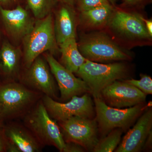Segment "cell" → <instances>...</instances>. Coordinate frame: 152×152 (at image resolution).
I'll list each match as a JSON object with an SVG mask.
<instances>
[{
  "instance_id": "6da1fadb",
  "label": "cell",
  "mask_w": 152,
  "mask_h": 152,
  "mask_svg": "<svg viewBox=\"0 0 152 152\" xmlns=\"http://www.w3.org/2000/svg\"><path fill=\"white\" fill-rule=\"evenodd\" d=\"M42 93L14 81L0 83V120L25 116L42 97Z\"/></svg>"
},
{
  "instance_id": "7a4b0ae2",
  "label": "cell",
  "mask_w": 152,
  "mask_h": 152,
  "mask_svg": "<svg viewBox=\"0 0 152 152\" xmlns=\"http://www.w3.org/2000/svg\"><path fill=\"white\" fill-rule=\"evenodd\" d=\"M127 66L122 62L99 64L86 59L76 74L86 83L94 98H100L102 91L115 81L127 77Z\"/></svg>"
},
{
  "instance_id": "3957f363",
  "label": "cell",
  "mask_w": 152,
  "mask_h": 152,
  "mask_svg": "<svg viewBox=\"0 0 152 152\" xmlns=\"http://www.w3.org/2000/svg\"><path fill=\"white\" fill-rule=\"evenodd\" d=\"M24 120L25 126L42 145L53 146L63 151L66 143L59 126L50 116L42 99L25 116Z\"/></svg>"
},
{
  "instance_id": "277c9868",
  "label": "cell",
  "mask_w": 152,
  "mask_h": 152,
  "mask_svg": "<svg viewBox=\"0 0 152 152\" xmlns=\"http://www.w3.org/2000/svg\"><path fill=\"white\" fill-rule=\"evenodd\" d=\"M24 63L28 68L34 61L44 52L56 53L58 50L52 14L41 20H37L32 31L23 40Z\"/></svg>"
},
{
  "instance_id": "5b68a950",
  "label": "cell",
  "mask_w": 152,
  "mask_h": 152,
  "mask_svg": "<svg viewBox=\"0 0 152 152\" xmlns=\"http://www.w3.org/2000/svg\"><path fill=\"white\" fill-rule=\"evenodd\" d=\"M94 104L95 119L102 137L117 128L126 131L147 108L145 103L124 109L112 107L100 98H94Z\"/></svg>"
},
{
  "instance_id": "8992f818",
  "label": "cell",
  "mask_w": 152,
  "mask_h": 152,
  "mask_svg": "<svg viewBox=\"0 0 152 152\" xmlns=\"http://www.w3.org/2000/svg\"><path fill=\"white\" fill-rule=\"evenodd\" d=\"M78 47L86 59L96 62L128 61L131 56L107 35L95 33L81 38Z\"/></svg>"
},
{
  "instance_id": "52a82bcc",
  "label": "cell",
  "mask_w": 152,
  "mask_h": 152,
  "mask_svg": "<svg viewBox=\"0 0 152 152\" xmlns=\"http://www.w3.org/2000/svg\"><path fill=\"white\" fill-rule=\"evenodd\" d=\"M42 100L50 116L58 122L74 116L93 118L95 115L94 104L87 93L81 97L74 96L66 103L59 102L45 95Z\"/></svg>"
},
{
  "instance_id": "ba28073f",
  "label": "cell",
  "mask_w": 152,
  "mask_h": 152,
  "mask_svg": "<svg viewBox=\"0 0 152 152\" xmlns=\"http://www.w3.org/2000/svg\"><path fill=\"white\" fill-rule=\"evenodd\" d=\"M65 142L79 144L87 151H92L99 141V128L96 119L74 116L59 122Z\"/></svg>"
},
{
  "instance_id": "9c48e42d",
  "label": "cell",
  "mask_w": 152,
  "mask_h": 152,
  "mask_svg": "<svg viewBox=\"0 0 152 152\" xmlns=\"http://www.w3.org/2000/svg\"><path fill=\"white\" fill-rule=\"evenodd\" d=\"M147 95L137 88L122 80L115 81L105 88L100 98L107 105L122 109L145 103Z\"/></svg>"
},
{
  "instance_id": "30bf717a",
  "label": "cell",
  "mask_w": 152,
  "mask_h": 152,
  "mask_svg": "<svg viewBox=\"0 0 152 152\" xmlns=\"http://www.w3.org/2000/svg\"><path fill=\"white\" fill-rule=\"evenodd\" d=\"M45 59L58 83L61 101L69 100L74 96L89 93V89L84 81L76 77L73 73L62 65L53 55L47 53Z\"/></svg>"
},
{
  "instance_id": "8fae6325",
  "label": "cell",
  "mask_w": 152,
  "mask_h": 152,
  "mask_svg": "<svg viewBox=\"0 0 152 152\" xmlns=\"http://www.w3.org/2000/svg\"><path fill=\"white\" fill-rule=\"evenodd\" d=\"M107 25L120 35L132 39H148L151 37L140 15L115 6Z\"/></svg>"
},
{
  "instance_id": "7c38bea8",
  "label": "cell",
  "mask_w": 152,
  "mask_h": 152,
  "mask_svg": "<svg viewBox=\"0 0 152 152\" xmlns=\"http://www.w3.org/2000/svg\"><path fill=\"white\" fill-rule=\"evenodd\" d=\"M28 69L24 80L25 85L45 96L56 99V85L45 59L39 56Z\"/></svg>"
},
{
  "instance_id": "4fadbf2b",
  "label": "cell",
  "mask_w": 152,
  "mask_h": 152,
  "mask_svg": "<svg viewBox=\"0 0 152 152\" xmlns=\"http://www.w3.org/2000/svg\"><path fill=\"white\" fill-rule=\"evenodd\" d=\"M134 126L129 130L120 142L115 152H139L143 147L152 128V108H147Z\"/></svg>"
},
{
  "instance_id": "5bb4252c",
  "label": "cell",
  "mask_w": 152,
  "mask_h": 152,
  "mask_svg": "<svg viewBox=\"0 0 152 152\" xmlns=\"http://www.w3.org/2000/svg\"><path fill=\"white\" fill-rule=\"evenodd\" d=\"M0 14L6 32L16 40H23L35 23L27 11L20 6L13 10H7L0 6Z\"/></svg>"
},
{
  "instance_id": "9a60e30c",
  "label": "cell",
  "mask_w": 152,
  "mask_h": 152,
  "mask_svg": "<svg viewBox=\"0 0 152 152\" xmlns=\"http://www.w3.org/2000/svg\"><path fill=\"white\" fill-rule=\"evenodd\" d=\"M54 20V30L58 45L65 41L76 38V12L74 7L61 3Z\"/></svg>"
},
{
  "instance_id": "2e32d148",
  "label": "cell",
  "mask_w": 152,
  "mask_h": 152,
  "mask_svg": "<svg viewBox=\"0 0 152 152\" xmlns=\"http://www.w3.org/2000/svg\"><path fill=\"white\" fill-rule=\"evenodd\" d=\"M4 132L9 141L15 144L20 152H38L42 145L26 127L15 124L4 126Z\"/></svg>"
},
{
  "instance_id": "e0dca14e",
  "label": "cell",
  "mask_w": 152,
  "mask_h": 152,
  "mask_svg": "<svg viewBox=\"0 0 152 152\" xmlns=\"http://www.w3.org/2000/svg\"><path fill=\"white\" fill-rule=\"evenodd\" d=\"M22 53L8 41L3 42L0 49V71L4 76L14 78L18 75Z\"/></svg>"
},
{
  "instance_id": "ac0fdd59",
  "label": "cell",
  "mask_w": 152,
  "mask_h": 152,
  "mask_svg": "<svg viewBox=\"0 0 152 152\" xmlns=\"http://www.w3.org/2000/svg\"><path fill=\"white\" fill-rule=\"evenodd\" d=\"M114 9V6L108 4L80 12L79 21L86 29L103 28L108 24Z\"/></svg>"
},
{
  "instance_id": "d6986e66",
  "label": "cell",
  "mask_w": 152,
  "mask_h": 152,
  "mask_svg": "<svg viewBox=\"0 0 152 152\" xmlns=\"http://www.w3.org/2000/svg\"><path fill=\"white\" fill-rule=\"evenodd\" d=\"M58 46L61 53L60 64L72 72L76 73L86 61L79 51L76 38L69 39Z\"/></svg>"
},
{
  "instance_id": "ffe728a7",
  "label": "cell",
  "mask_w": 152,
  "mask_h": 152,
  "mask_svg": "<svg viewBox=\"0 0 152 152\" xmlns=\"http://www.w3.org/2000/svg\"><path fill=\"white\" fill-rule=\"evenodd\" d=\"M123 132L124 131L120 128H117L111 131L107 135L99 140L93 152L114 151L119 145Z\"/></svg>"
},
{
  "instance_id": "44dd1931",
  "label": "cell",
  "mask_w": 152,
  "mask_h": 152,
  "mask_svg": "<svg viewBox=\"0 0 152 152\" xmlns=\"http://www.w3.org/2000/svg\"><path fill=\"white\" fill-rule=\"evenodd\" d=\"M28 8L37 20H41L51 14L59 3L58 0H27Z\"/></svg>"
},
{
  "instance_id": "7402d4cb",
  "label": "cell",
  "mask_w": 152,
  "mask_h": 152,
  "mask_svg": "<svg viewBox=\"0 0 152 152\" xmlns=\"http://www.w3.org/2000/svg\"><path fill=\"white\" fill-rule=\"evenodd\" d=\"M123 80L137 88L146 95L152 94V80L150 76L141 75L139 80L131 79Z\"/></svg>"
},
{
  "instance_id": "603a6c76",
  "label": "cell",
  "mask_w": 152,
  "mask_h": 152,
  "mask_svg": "<svg viewBox=\"0 0 152 152\" xmlns=\"http://www.w3.org/2000/svg\"><path fill=\"white\" fill-rule=\"evenodd\" d=\"M108 4H111L108 0H75V2L79 12Z\"/></svg>"
},
{
  "instance_id": "cb8c5ba5",
  "label": "cell",
  "mask_w": 152,
  "mask_h": 152,
  "mask_svg": "<svg viewBox=\"0 0 152 152\" xmlns=\"http://www.w3.org/2000/svg\"><path fill=\"white\" fill-rule=\"evenodd\" d=\"M65 143L63 152H84L86 151L84 148L79 144L72 142Z\"/></svg>"
},
{
  "instance_id": "d4e9b609",
  "label": "cell",
  "mask_w": 152,
  "mask_h": 152,
  "mask_svg": "<svg viewBox=\"0 0 152 152\" xmlns=\"http://www.w3.org/2000/svg\"><path fill=\"white\" fill-rule=\"evenodd\" d=\"M3 127H0V152L7 151L9 142L4 132Z\"/></svg>"
},
{
  "instance_id": "484cf974",
  "label": "cell",
  "mask_w": 152,
  "mask_h": 152,
  "mask_svg": "<svg viewBox=\"0 0 152 152\" xmlns=\"http://www.w3.org/2000/svg\"><path fill=\"white\" fill-rule=\"evenodd\" d=\"M122 1L123 6L133 7L142 5L149 2L151 0H122Z\"/></svg>"
},
{
  "instance_id": "4316f807",
  "label": "cell",
  "mask_w": 152,
  "mask_h": 152,
  "mask_svg": "<svg viewBox=\"0 0 152 152\" xmlns=\"http://www.w3.org/2000/svg\"><path fill=\"white\" fill-rule=\"evenodd\" d=\"M152 147V131H151L148 135L147 138L146 140L145 144L143 147L142 151L145 150V151H148V150H151Z\"/></svg>"
},
{
  "instance_id": "83f0119b",
  "label": "cell",
  "mask_w": 152,
  "mask_h": 152,
  "mask_svg": "<svg viewBox=\"0 0 152 152\" xmlns=\"http://www.w3.org/2000/svg\"><path fill=\"white\" fill-rule=\"evenodd\" d=\"M142 20L148 32L151 37L152 36V21L151 20H147L144 18L142 17L141 16Z\"/></svg>"
},
{
  "instance_id": "f1b7e54d",
  "label": "cell",
  "mask_w": 152,
  "mask_h": 152,
  "mask_svg": "<svg viewBox=\"0 0 152 152\" xmlns=\"http://www.w3.org/2000/svg\"><path fill=\"white\" fill-rule=\"evenodd\" d=\"M59 3L74 7L75 0H58Z\"/></svg>"
},
{
  "instance_id": "f546056e",
  "label": "cell",
  "mask_w": 152,
  "mask_h": 152,
  "mask_svg": "<svg viewBox=\"0 0 152 152\" xmlns=\"http://www.w3.org/2000/svg\"><path fill=\"white\" fill-rule=\"evenodd\" d=\"M15 1V0H0V4L3 5L7 4Z\"/></svg>"
},
{
  "instance_id": "4dcf8cb0",
  "label": "cell",
  "mask_w": 152,
  "mask_h": 152,
  "mask_svg": "<svg viewBox=\"0 0 152 152\" xmlns=\"http://www.w3.org/2000/svg\"><path fill=\"white\" fill-rule=\"evenodd\" d=\"M110 3L113 6H115L117 0H108Z\"/></svg>"
},
{
  "instance_id": "1f68e13d",
  "label": "cell",
  "mask_w": 152,
  "mask_h": 152,
  "mask_svg": "<svg viewBox=\"0 0 152 152\" xmlns=\"http://www.w3.org/2000/svg\"><path fill=\"white\" fill-rule=\"evenodd\" d=\"M4 121L0 120V127H3L4 126Z\"/></svg>"
}]
</instances>
